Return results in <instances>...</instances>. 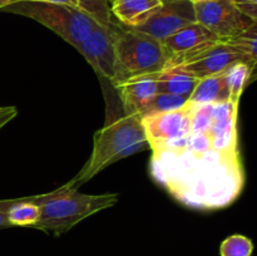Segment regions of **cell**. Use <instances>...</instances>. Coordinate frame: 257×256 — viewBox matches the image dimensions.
Instances as JSON below:
<instances>
[{"instance_id": "12", "label": "cell", "mask_w": 257, "mask_h": 256, "mask_svg": "<svg viewBox=\"0 0 257 256\" xmlns=\"http://www.w3.org/2000/svg\"><path fill=\"white\" fill-rule=\"evenodd\" d=\"M163 3L165 0H113L110 12L123 27L136 29L152 18Z\"/></svg>"}, {"instance_id": "11", "label": "cell", "mask_w": 257, "mask_h": 256, "mask_svg": "<svg viewBox=\"0 0 257 256\" xmlns=\"http://www.w3.org/2000/svg\"><path fill=\"white\" fill-rule=\"evenodd\" d=\"M157 74L142 75L115 84L124 114H138L142 118L146 108L158 94Z\"/></svg>"}, {"instance_id": "10", "label": "cell", "mask_w": 257, "mask_h": 256, "mask_svg": "<svg viewBox=\"0 0 257 256\" xmlns=\"http://www.w3.org/2000/svg\"><path fill=\"white\" fill-rule=\"evenodd\" d=\"M220 42H222L220 38L198 22L186 25L162 43L170 55V64L167 68L173 67Z\"/></svg>"}, {"instance_id": "25", "label": "cell", "mask_w": 257, "mask_h": 256, "mask_svg": "<svg viewBox=\"0 0 257 256\" xmlns=\"http://www.w3.org/2000/svg\"><path fill=\"white\" fill-rule=\"evenodd\" d=\"M30 2H43V3H54V4H67L72 7H77V3L74 0H30Z\"/></svg>"}, {"instance_id": "4", "label": "cell", "mask_w": 257, "mask_h": 256, "mask_svg": "<svg viewBox=\"0 0 257 256\" xmlns=\"http://www.w3.org/2000/svg\"><path fill=\"white\" fill-rule=\"evenodd\" d=\"M170 64V55L160 40L132 28L115 25V78L113 85L132 78L155 74Z\"/></svg>"}, {"instance_id": "27", "label": "cell", "mask_w": 257, "mask_h": 256, "mask_svg": "<svg viewBox=\"0 0 257 256\" xmlns=\"http://www.w3.org/2000/svg\"><path fill=\"white\" fill-rule=\"evenodd\" d=\"M188 2L192 3L193 5L196 4H202V3H210V2H216V0H188Z\"/></svg>"}, {"instance_id": "18", "label": "cell", "mask_w": 257, "mask_h": 256, "mask_svg": "<svg viewBox=\"0 0 257 256\" xmlns=\"http://www.w3.org/2000/svg\"><path fill=\"white\" fill-rule=\"evenodd\" d=\"M78 8L92 17L103 27H112L117 23L110 12V0H74Z\"/></svg>"}, {"instance_id": "8", "label": "cell", "mask_w": 257, "mask_h": 256, "mask_svg": "<svg viewBox=\"0 0 257 256\" xmlns=\"http://www.w3.org/2000/svg\"><path fill=\"white\" fill-rule=\"evenodd\" d=\"M115 24H97L75 49L85 58L102 78L113 82L115 78Z\"/></svg>"}, {"instance_id": "14", "label": "cell", "mask_w": 257, "mask_h": 256, "mask_svg": "<svg viewBox=\"0 0 257 256\" xmlns=\"http://www.w3.org/2000/svg\"><path fill=\"white\" fill-rule=\"evenodd\" d=\"M198 80H200L198 78L177 67L166 68L157 74L158 92L181 95L188 99L197 85Z\"/></svg>"}, {"instance_id": "20", "label": "cell", "mask_w": 257, "mask_h": 256, "mask_svg": "<svg viewBox=\"0 0 257 256\" xmlns=\"http://www.w3.org/2000/svg\"><path fill=\"white\" fill-rule=\"evenodd\" d=\"M187 98L181 97V95L170 94V93H158V94L153 98L152 102L148 104V107L146 108L142 117L151 114H157V113L177 110L180 109V108H182L183 105L187 103Z\"/></svg>"}, {"instance_id": "9", "label": "cell", "mask_w": 257, "mask_h": 256, "mask_svg": "<svg viewBox=\"0 0 257 256\" xmlns=\"http://www.w3.org/2000/svg\"><path fill=\"white\" fill-rule=\"evenodd\" d=\"M195 22L197 20L192 3L188 0H165L161 9L136 30L163 43L168 37Z\"/></svg>"}, {"instance_id": "16", "label": "cell", "mask_w": 257, "mask_h": 256, "mask_svg": "<svg viewBox=\"0 0 257 256\" xmlns=\"http://www.w3.org/2000/svg\"><path fill=\"white\" fill-rule=\"evenodd\" d=\"M40 216L39 205L35 203V196L19 197L15 200L8 212V220L12 226H33Z\"/></svg>"}, {"instance_id": "13", "label": "cell", "mask_w": 257, "mask_h": 256, "mask_svg": "<svg viewBox=\"0 0 257 256\" xmlns=\"http://www.w3.org/2000/svg\"><path fill=\"white\" fill-rule=\"evenodd\" d=\"M185 105L177 110L142 117V124L150 148L158 143L166 142L177 135L185 117Z\"/></svg>"}, {"instance_id": "5", "label": "cell", "mask_w": 257, "mask_h": 256, "mask_svg": "<svg viewBox=\"0 0 257 256\" xmlns=\"http://www.w3.org/2000/svg\"><path fill=\"white\" fill-rule=\"evenodd\" d=\"M0 12L23 15L35 20L74 48H77L98 24L82 9L67 4L20 0L3 8Z\"/></svg>"}, {"instance_id": "21", "label": "cell", "mask_w": 257, "mask_h": 256, "mask_svg": "<svg viewBox=\"0 0 257 256\" xmlns=\"http://www.w3.org/2000/svg\"><path fill=\"white\" fill-rule=\"evenodd\" d=\"M253 243L251 238L243 235H231L222 241L220 246L221 256H251Z\"/></svg>"}, {"instance_id": "29", "label": "cell", "mask_w": 257, "mask_h": 256, "mask_svg": "<svg viewBox=\"0 0 257 256\" xmlns=\"http://www.w3.org/2000/svg\"><path fill=\"white\" fill-rule=\"evenodd\" d=\"M112 2H113V0H110V4H112Z\"/></svg>"}, {"instance_id": "22", "label": "cell", "mask_w": 257, "mask_h": 256, "mask_svg": "<svg viewBox=\"0 0 257 256\" xmlns=\"http://www.w3.org/2000/svg\"><path fill=\"white\" fill-rule=\"evenodd\" d=\"M236 7L250 18L252 22H257V0H233Z\"/></svg>"}, {"instance_id": "7", "label": "cell", "mask_w": 257, "mask_h": 256, "mask_svg": "<svg viewBox=\"0 0 257 256\" xmlns=\"http://www.w3.org/2000/svg\"><path fill=\"white\" fill-rule=\"evenodd\" d=\"M238 62H248V59L237 47L232 45L231 43L220 42L202 52H198L197 54L192 55L187 59L182 60L173 67L180 68V69L190 73L193 77L202 79V78L211 77V75L225 73L228 68Z\"/></svg>"}, {"instance_id": "2", "label": "cell", "mask_w": 257, "mask_h": 256, "mask_svg": "<svg viewBox=\"0 0 257 256\" xmlns=\"http://www.w3.org/2000/svg\"><path fill=\"white\" fill-rule=\"evenodd\" d=\"M147 148H150V145L140 115L124 114L109 122L107 120L104 127L94 133L89 160L67 185L79 187L108 166Z\"/></svg>"}, {"instance_id": "3", "label": "cell", "mask_w": 257, "mask_h": 256, "mask_svg": "<svg viewBox=\"0 0 257 256\" xmlns=\"http://www.w3.org/2000/svg\"><path fill=\"white\" fill-rule=\"evenodd\" d=\"M118 200V193L87 195L65 183L53 192L35 196L40 216L33 228L62 235L84 218L114 206Z\"/></svg>"}, {"instance_id": "6", "label": "cell", "mask_w": 257, "mask_h": 256, "mask_svg": "<svg viewBox=\"0 0 257 256\" xmlns=\"http://www.w3.org/2000/svg\"><path fill=\"white\" fill-rule=\"evenodd\" d=\"M196 20L222 42H228L245 32L252 20L246 17L233 0H216L195 5Z\"/></svg>"}, {"instance_id": "19", "label": "cell", "mask_w": 257, "mask_h": 256, "mask_svg": "<svg viewBox=\"0 0 257 256\" xmlns=\"http://www.w3.org/2000/svg\"><path fill=\"white\" fill-rule=\"evenodd\" d=\"M228 43L237 47L247 57L248 62L253 65L255 70L257 68V22H253L245 32L228 40Z\"/></svg>"}, {"instance_id": "28", "label": "cell", "mask_w": 257, "mask_h": 256, "mask_svg": "<svg viewBox=\"0 0 257 256\" xmlns=\"http://www.w3.org/2000/svg\"><path fill=\"white\" fill-rule=\"evenodd\" d=\"M3 109H4V107H0V112H2Z\"/></svg>"}, {"instance_id": "1", "label": "cell", "mask_w": 257, "mask_h": 256, "mask_svg": "<svg viewBox=\"0 0 257 256\" xmlns=\"http://www.w3.org/2000/svg\"><path fill=\"white\" fill-rule=\"evenodd\" d=\"M185 108L177 135L151 147V175L188 207H226L245 185L238 150V103L187 100Z\"/></svg>"}, {"instance_id": "17", "label": "cell", "mask_w": 257, "mask_h": 256, "mask_svg": "<svg viewBox=\"0 0 257 256\" xmlns=\"http://www.w3.org/2000/svg\"><path fill=\"white\" fill-rule=\"evenodd\" d=\"M252 73L253 67L248 62H238L226 70L225 78L228 90H230L231 102L240 103L241 95H242L246 84L250 82Z\"/></svg>"}, {"instance_id": "23", "label": "cell", "mask_w": 257, "mask_h": 256, "mask_svg": "<svg viewBox=\"0 0 257 256\" xmlns=\"http://www.w3.org/2000/svg\"><path fill=\"white\" fill-rule=\"evenodd\" d=\"M17 198H10V200H0V230L2 228H8L13 227L10 225L9 220H8V212H9V208L12 207L13 203L15 202Z\"/></svg>"}, {"instance_id": "15", "label": "cell", "mask_w": 257, "mask_h": 256, "mask_svg": "<svg viewBox=\"0 0 257 256\" xmlns=\"http://www.w3.org/2000/svg\"><path fill=\"white\" fill-rule=\"evenodd\" d=\"M188 100L196 104L222 103L230 100V90L226 83L225 73L211 75L198 80Z\"/></svg>"}, {"instance_id": "24", "label": "cell", "mask_w": 257, "mask_h": 256, "mask_svg": "<svg viewBox=\"0 0 257 256\" xmlns=\"http://www.w3.org/2000/svg\"><path fill=\"white\" fill-rule=\"evenodd\" d=\"M18 114V110L15 107H4V109L0 112V130L4 127L5 124L14 119Z\"/></svg>"}, {"instance_id": "26", "label": "cell", "mask_w": 257, "mask_h": 256, "mask_svg": "<svg viewBox=\"0 0 257 256\" xmlns=\"http://www.w3.org/2000/svg\"><path fill=\"white\" fill-rule=\"evenodd\" d=\"M20 2V0H0V10L3 9V8L8 7V5H12L14 4V3H18Z\"/></svg>"}]
</instances>
